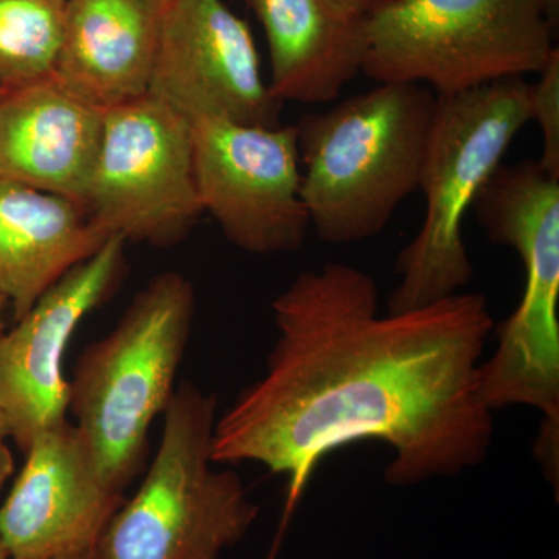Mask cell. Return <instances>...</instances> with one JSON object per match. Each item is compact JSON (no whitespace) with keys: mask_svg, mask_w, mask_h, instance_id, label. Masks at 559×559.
Wrapping results in <instances>:
<instances>
[{"mask_svg":"<svg viewBox=\"0 0 559 559\" xmlns=\"http://www.w3.org/2000/svg\"><path fill=\"white\" fill-rule=\"evenodd\" d=\"M255 14L271 57L270 90L280 103L336 100L362 72L364 16L331 0H242Z\"/></svg>","mask_w":559,"mask_h":559,"instance_id":"2e32d148","label":"cell"},{"mask_svg":"<svg viewBox=\"0 0 559 559\" xmlns=\"http://www.w3.org/2000/svg\"><path fill=\"white\" fill-rule=\"evenodd\" d=\"M162 417L142 484L98 540L102 559H221L259 516L241 477L213 468L218 399L183 381Z\"/></svg>","mask_w":559,"mask_h":559,"instance_id":"5b68a950","label":"cell"},{"mask_svg":"<svg viewBox=\"0 0 559 559\" xmlns=\"http://www.w3.org/2000/svg\"><path fill=\"white\" fill-rule=\"evenodd\" d=\"M0 559H11L5 544H3L2 536H0Z\"/></svg>","mask_w":559,"mask_h":559,"instance_id":"d4e9b609","label":"cell"},{"mask_svg":"<svg viewBox=\"0 0 559 559\" xmlns=\"http://www.w3.org/2000/svg\"><path fill=\"white\" fill-rule=\"evenodd\" d=\"M437 94L414 83L377 86L297 121L301 197L331 245L378 237L418 190Z\"/></svg>","mask_w":559,"mask_h":559,"instance_id":"7a4b0ae2","label":"cell"},{"mask_svg":"<svg viewBox=\"0 0 559 559\" xmlns=\"http://www.w3.org/2000/svg\"><path fill=\"white\" fill-rule=\"evenodd\" d=\"M382 2H388V0H382ZM382 2H381V3H382Z\"/></svg>","mask_w":559,"mask_h":559,"instance_id":"83f0119b","label":"cell"},{"mask_svg":"<svg viewBox=\"0 0 559 559\" xmlns=\"http://www.w3.org/2000/svg\"><path fill=\"white\" fill-rule=\"evenodd\" d=\"M9 312V305L0 297V334L7 329L5 316Z\"/></svg>","mask_w":559,"mask_h":559,"instance_id":"603a6c76","label":"cell"},{"mask_svg":"<svg viewBox=\"0 0 559 559\" xmlns=\"http://www.w3.org/2000/svg\"><path fill=\"white\" fill-rule=\"evenodd\" d=\"M124 245L123 238H108L0 334V406L22 454L36 436L68 419L66 353L81 322L119 285Z\"/></svg>","mask_w":559,"mask_h":559,"instance_id":"8fae6325","label":"cell"},{"mask_svg":"<svg viewBox=\"0 0 559 559\" xmlns=\"http://www.w3.org/2000/svg\"><path fill=\"white\" fill-rule=\"evenodd\" d=\"M10 428L5 412L0 406V492L9 484L14 474L13 452L10 450Z\"/></svg>","mask_w":559,"mask_h":559,"instance_id":"d6986e66","label":"cell"},{"mask_svg":"<svg viewBox=\"0 0 559 559\" xmlns=\"http://www.w3.org/2000/svg\"><path fill=\"white\" fill-rule=\"evenodd\" d=\"M532 121V84L510 79L437 95L418 190L425 218L401 250L388 312L417 310L462 293L473 278L463 224L513 140Z\"/></svg>","mask_w":559,"mask_h":559,"instance_id":"277c9868","label":"cell"},{"mask_svg":"<svg viewBox=\"0 0 559 559\" xmlns=\"http://www.w3.org/2000/svg\"><path fill=\"white\" fill-rule=\"evenodd\" d=\"M164 11L151 0H66L53 79L108 110L148 94Z\"/></svg>","mask_w":559,"mask_h":559,"instance_id":"5bb4252c","label":"cell"},{"mask_svg":"<svg viewBox=\"0 0 559 559\" xmlns=\"http://www.w3.org/2000/svg\"><path fill=\"white\" fill-rule=\"evenodd\" d=\"M555 32L544 0H388L364 16L360 73L455 94L538 73Z\"/></svg>","mask_w":559,"mask_h":559,"instance_id":"52a82bcc","label":"cell"},{"mask_svg":"<svg viewBox=\"0 0 559 559\" xmlns=\"http://www.w3.org/2000/svg\"><path fill=\"white\" fill-rule=\"evenodd\" d=\"M532 84V121L543 135L540 167L559 179V50H555Z\"/></svg>","mask_w":559,"mask_h":559,"instance_id":"ac0fdd59","label":"cell"},{"mask_svg":"<svg viewBox=\"0 0 559 559\" xmlns=\"http://www.w3.org/2000/svg\"><path fill=\"white\" fill-rule=\"evenodd\" d=\"M151 2H153L154 5L157 7V9L165 11V9H167V7L170 5L173 0H151Z\"/></svg>","mask_w":559,"mask_h":559,"instance_id":"cb8c5ba5","label":"cell"},{"mask_svg":"<svg viewBox=\"0 0 559 559\" xmlns=\"http://www.w3.org/2000/svg\"><path fill=\"white\" fill-rule=\"evenodd\" d=\"M66 0H0V87L49 79L60 47Z\"/></svg>","mask_w":559,"mask_h":559,"instance_id":"e0dca14e","label":"cell"},{"mask_svg":"<svg viewBox=\"0 0 559 559\" xmlns=\"http://www.w3.org/2000/svg\"><path fill=\"white\" fill-rule=\"evenodd\" d=\"M202 210L224 237L253 255L294 252L311 223L301 197L297 127L221 117L191 121Z\"/></svg>","mask_w":559,"mask_h":559,"instance_id":"9c48e42d","label":"cell"},{"mask_svg":"<svg viewBox=\"0 0 559 559\" xmlns=\"http://www.w3.org/2000/svg\"><path fill=\"white\" fill-rule=\"evenodd\" d=\"M7 90H2V87H0V97H2V94L3 92H5Z\"/></svg>","mask_w":559,"mask_h":559,"instance_id":"4316f807","label":"cell"},{"mask_svg":"<svg viewBox=\"0 0 559 559\" xmlns=\"http://www.w3.org/2000/svg\"><path fill=\"white\" fill-rule=\"evenodd\" d=\"M275 555H277V546H274V549H272V554L270 555V559H275Z\"/></svg>","mask_w":559,"mask_h":559,"instance_id":"484cf974","label":"cell"},{"mask_svg":"<svg viewBox=\"0 0 559 559\" xmlns=\"http://www.w3.org/2000/svg\"><path fill=\"white\" fill-rule=\"evenodd\" d=\"M194 312L190 280L178 271L160 272L73 367L69 414L103 479L121 495L145 469L150 429L178 388Z\"/></svg>","mask_w":559,"mask_h":559,"instance_id":"3957f363","label":"cell"},{"mask_svg":"<svg viewBox=\"0 0 559 559\" xmlns=\"http://www.w3.org/2000/svg\"><path fill=\"white\" fill-rule=\"evenodd\" d=\"M0 506V536L11 559H53L97 547L124 502L109 487L90 444L66 419L44 430Z\"/></svg>","mask_w":559,"mask_h":559,"instance_id":"7c38bea8","label":"cell"},{"mask_svg":"<svg viewBox=\"0 0 559 559\" xmlns=\"http://www.w3.org/2000/svg\"><path fill=\"white\" fill-rule=\"evenodd\" d=\"M108 238L79 202L0 180V297L13 322Z\"/></svg>","mask_w":559,"mask_h":559,"instance_id":"9a60e30c","label":"cell"},{"mask_svg":"<svg viewBox=\"0 0 559 559\" xmlns=\"http://www.w3.org/2000/svg\"><path fill=\"white\" fill-rule=\"evenodd\" d=\"M473 210L489 240L516 250L525 271L520 305L481 360L480 399L491 412L533 407L540 430L559 432V179L538 160L500 165Z\"/></svg>","mask_w":559,"mask_h":559,"instance_id":"8992f818","label":"cell"},{"mask_svg":"<svg viewBox=\"0 0 559 559\" xmlns=\"http://www.w3.org/2000/svg\"><path fill=\"white\" fill-rule=\"evenodd\" d=\"M377 282L358 267L301 271L272 301L277 341L266 373L218 415L213 463L255 462L288 477L285 532L311 474L362 440L393 451L388 484L411 487L477 468L495 439L479 369L495 320L457 293L380 316Z\"/></svg>","mask_w":559,"mask_h":559,"instance_id":"6da1fadb","label":"cell"},{"mask_svg":"<svg viewBox=\"0 0 559 559\" xmlns=\"http://www.w3.org/2000/svg\"><path fill=\"white\" fill-rule=\"evenodd\" d=\"M150 95L187 120L280 124L249 25L224 0H173L162 14Z\"/></svg>","mask_w":559,"mask_h":559,"instance_id":"30bf717a","label":"cell"},{"mask_svg":"<svg viewBox=\"0 0 559 559\" xmlns=\"http://www.w3.org/2000/svg\"><path fill=\"white\" fill-rule=\"evenodd\" d=\"M53 559H102L100 554H98L97 547H92V549L75 551V554L62 555V557H57Z\"/></svg>","mask_w":559,"mask_h":559,"instance_id":"44dd1931","label":"cell"},{"mask_svg":"<svg viewBox=\"0 0 559 559\" xmlns=\"http://www.w3.org/2000/svg\"><path fill=\"white\" fill-rule=\"evenodd\" d=\"M84 207L106 237L159 248L186 238L204 213L190 121L150 94L105 110Z\"/></svg>","mask_w":559,"mask_h":559,"instance_id":"ba28073f","label":"cell"},{"mask_svg":"<svg viewBox=\"0 0 559 559\" xmlns=\"http://www.w3.org/2000/svg\"><path fill=\"white\" fill-rule=\"evenodd\" d=\"M331 2L353 16H366L374 7L380 5L382 0H331Z\"/></svg>","mask_w":559,"mask_h":559,"instance_id":"ffe728a7","label":"cell"},{"mask_svg":"<svg viewBox=\"0 0 559 559\" xmlns=\"http://www.w3.org/2000/svg\"><path fill=\"white\" fill-rule=\"evenodd\" d=\"M544 5H546L547 16L554 25L555 28H558L559 24V0H544Z\"/></svg>","mask_w":559,"mask_h":559,"instance_id":"7402d4cb","label":"cell"},{"mask_svg":"<svg viewBox=\"0 0 559 559\" xmlns=\"http://www.w3.org/2000/svg\"><path fill=\"white\" fill-rule=\"evenodd\" d=\"M105 110L53 75L0 97V180L83 205L100 153ZM86 209V207H84Z\"/></svg>","mask_w":559,"mask_h":559,"instance_id":"4fadbf2b","label":"cell"}]
</instances>
